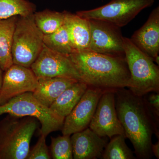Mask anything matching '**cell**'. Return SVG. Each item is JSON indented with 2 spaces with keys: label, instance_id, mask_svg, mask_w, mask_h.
I'll use <instances>...</instances> for the list:
<instances>
[{
  "label": "cell",
  "instance_id": "27",
  "mask_svg": "<svg viewBox=\"0 0 159 159\" xmlns=\"http://www.w3.org/2000/svg\"><path fill=\"white\" fill-rule=\"evenodd\" d=\"M3 71L0 68V89L2 86V82L3 77Z\"/></svg>",
  "mask_w": 159,
  "mask_h": 159
},
{
  "label": "cell",
  "instance_id": "20",
  "mask_svg": "<svg viewBox=\"0 0 159 159\" xmlns=\"http://www.w3.org/2000/svg\"><path fill=\"white\" fill-rule=\"evenodd\" d=\"M36 6L29 0H0V19L33 14Z\"/></svg>",
  "mask_w": 159,
  "mask_h": 159
},
{
  "label": "cell",
  "instance_id": "21",
  "mask_svg": "<svg viewBox=\"0 0 159 159\" xmlns=\"http://www.w3.org/2000/svg\"><path fill=\"white\" fill-rule=\"evenodd\" d=\"M43 44L52 51L67 56L74 52L67 29L64 24L55 32L44 34Z\"/></svg>",
  "mask_w": 159,
  "mask_h": 159
},
{
  "label": "cell",
  "instance_id": "10",
  "mask_svg": "<svg viewBox=\"0 0 159 159\" xmlns=\"http://www.w3.org/2000/svg\"><path fill=\"white\" fill-rule=\"evenodd\" d=\"M89 20L91 28L89 51L125 57L123 37L120 28L104 21Z\"/></svg>",
  "mask_w": 159,
  "mask_h": 159
},
{
  "label": "cell",
  "instance_id": "18",
  "mask_svg": "<svg viewBox=\"0 0 159 159\" xmlns=\"http://www.w3.org/2000/svg\"><path fill=\"white\" fill-rule=\"evenodd\" d=\"M18 16L0 19V68L6 71L12 64L11 46Z\"/></svg>",
  "mask_w": 159,
  "mask_h": 159
},
{
  "label": "cell",
  "instance_id": "19",
  "mask_svg": "<svg viewBox=\"0 0 159 159\" xmlns=\"http://www.w3.org/2000/svg\"><path fill=\"white\" fill-rule=\"evenodd\" d=\"M34 22L44 34H51L63 25L65 20V11L62 12L46 9L35 11L33 14Z\"/></svg>",
  "mask_w": 159,
  "mask_h": 159
},
{
  "label": "cell",
  "instance_id": "12",
  "mask_svg": "<svg viewBox=\"0 0 159 159\" xmlns=\"http://www.w3.org/2000/svg\"><path fill=\"white\" fill-rule=\"evenodd\" d=\"M3 74L0 89V105L19 95L33 92L38 79L31 68L13 64Z\"/></svg>",
  "mask_w": 159,
  "mask_h": 159
},
{
  "label": "cell",
  "instance_id": "24",
  "mask_svg": "<svg viewBox=\"0 0 159 159\" xmlns=\"http://www.w3.org/2000/svg\"><path fill=\"white\" fill-rule=\"evenodd\" d=\"M45 136L41 134L33 148L29 150L26 159H50L51 156L46 144Z\"/></svg>",
  "mask_w": 159,
  "mask_h": 159
},
{
  "label": "cell",
  "instance_id": "7",
  "mask_svg": "<svg viewBox=\"0 0 159 159\" xmlns=\"http://www.w3.org/2000/svg\"><path fill=\"white\" fill-rule=\"evenodd\" d=\"M155 0H111L104 6L76 14L88 20L104 21L121 28L127 25L145 8L153 5Z\"/></svg>",
  "mask_w": 159,
  "mask_h": 159
},
{
  "label": "cell",
  "instance_id": "1",
  "mask_svg": "<svg viewBox=\"0 0 159 159\" xmlns=\"http://www.w3.org/2000/svg\"><path fill=\"white\" fill-rule=\"evenodd\" d=\"M117 115L130 140L137 157L149 159L152 157V136L159 139V122L148 107L144 96L133 93L129 89H119L115 91Z\"/></svg>",
  "mask_w": 159,
  "mask_h": 159
},
{
  "label": "cell",
  "instance_id": "22",
  "mask_svg": "<svg viewBox=\"0 0 159 159\" xmlns=\"http://www.w3.org/2000/svg\"><path fill=\"white\" fill-rule=\"evenodd\" d=\"M125 137L117 135L111 138L107 145L101 158L103 159H136L133 152L129 148L125 142Z\"/></svg>",
  "mask_w": 159,
  "mask_h": 159
},
{
  "label": "cell",
  "instance_id": "17",
  "mask_svg": "<svg viewBox=\"0 0 159 159\" xmlns=\"http://www.w3.org/2000/svg\"><path fill=\"white\" fill-rule=\"evenodd\" d=\"M88 86L78 81L72 84L57 97L50 108L59 116L65 118L77 105Z\"/></svg>",
  "mask_w": 159,
  "mask_h": 159
},
{
  "label": "cell",
  "instance_id": "13",
  "mask_svg": "<svg viewBox=\"0 0 159 159\" xmlns=\"http://www.w3.org/2000/svg\"><path fill=\"white\" fill-rule=\"evenodd\" d=\"M72 135L73 159L101 158L108 143L107 137L99 136L89 127Z\"/></svg>",
  "mask_w": 159,
  "mask_h": 159
},
{
  "label": "cell",
  "instance_id": "11",
  "mask_svg": "<svg viewBox=\"0 0 159 159\" xmlns=\"http://www.w3.org/2000/svg\"><path fill=\"white\" fill-rule=\"evenodd\" d=\"M104 91L88 86L77 105L65 118L61 129L63 135L70 136L89 127Z\"/></svg>",
  "mask_w": 159,
  "mask_h": 159
},
{
  "label": "cell",
  "instance_id": "23",
  "mask_svg": "<svg viewBox=\"0 0 159 159\" xmlns=\"http://www.w3.org/2000/svg\"><path fill=\"white\" fill-rule=\"evenodd\" d=\"M70 136L63 135L51 137L50 146L51 157L53 159H73Z\"/></svg>",
  "mask_w": 159,
  "mask_h": 159
},
{
  "label": "cell",
  "instance_id": "9",
  "mask_svg": "<svg viewBox=\"0 0 159 159\" xmlns=\"http://www.w3.org/2000/svg\"><path fill=\"white\" fill-rule=\"evenodd\" d=\"M115 91L103 92L89 126L100 137L111 139L117 135L125 136L124 129L117 115Z\"/></svg>",
  "mask_w": 159,
  "mask_h": 159
},
{
  "label": "cell",
  "instance_id": "2",
  "mask_svg": "<svg viewBox=\"0 0 159 159\" xmlns=\"http://www.w3.org/2000/svg\"><path fill=\"white\" fill-rule=\"evenodd\" d=\"M82 82L103 91L128 88L130 75L125 57L85 51L69 55Z\"/></svg>",
  "mask_w": 159,
  "mask_h": 159
},
{
  "label": "cell",
  "instance_id": "8",
  "mask_svg": "<svg viewBox=\"0 0 159 159\" xmlns=\"http://www.w3.org/2000/svg\"><path fill=\"white\" fill-rule=\"evenodd\" d=\"M30 68L38 79L64 77L81 81L69 56L52 51L44 45Z\"/></svg>",
  "mask_w": 159,
  "mask_h": 159
},
{
  "label": "cell",
  "instance_id": "15",
  "mask_svg": "<svg viewBox=\"0 0 159 159\" xmlns=\"http://www.w3.org/2000/svg\"><path fill=\"white\" fill-rule=\"evenodd\" d=\"M64 25L67 29L74 52L89 50L91 40L89 20L65 11Z\"/></svg>",
  "mask_w": 159,
  "mask_h": 159
},
{
  "label": "cell",
  "instance_id": "26",
  "mask_svg": "<svg viewBox=\"0 0 159 159\" xmlns=\"http://www.w3.org/2000/svg\"><path fill=\"white\" fill-rule=\"evenodd\" d=\"M152 152L157 158L159 159V140L156 144H152Z\"/></svg>",
  "mask_w": 159,
  "mask_h": 159
},
{
  "label": "cell",
  "instance_id": "5",
  "mask_svg": "<svg viewBox=\"0 0 159 159\" xmlns=\"http://www.w3.org/2000/svg\"><path fill=\"white\" fill-rule=\"evenodd\" d=\"M43 36L34 22L33 14L18 16L11 46L13 64L30 68L43 47Z\"/></svg>",
  "mask_w": 159,
  "mask_h": 159
},
{
  "label": "cell",
  "instance_id": "16",
  "mask_svg": "<svg viewBox=\"0 0 159 159\" xmlns=\"http://www.w3.org/2000/svg\"><path fill=\"white\" fill-rule=\"evenodd\" d=\"M77 81L78 80L64 77L39 79L32 94L43 105L50 107L66 89Z\"/></svg>",
  "mask_w": 159,
  "mask_h": 159
},
{
  "label": "cell",
  "instance_id": "4",
  "mask_svg": "<svg viewBox=\"0 0 159 159\" xmlns=\"http://www.w3.org/2000/svg\"><path fill=\"white\" fill-rule=\"evenodd\" d=\"M123 47L130 75L129 89L140 97L152 92L159 93L158 66L135 45L130 39L123 37Z\"/></svg>",
  "mask_w": 159,
  "mask_h": 159
},
{
  "label": "cell",
  "instance_id": "25",
  "mask_svg": "<svg viewBox=\"0 0 159 159\" xmlns=\"http://www.w3.org/2000/svg\"><path fill=\"white\" fill-rule=\"evenodd\" d=\"M150 94L146 97H145L149 108L151 111L157 121L159 122V93H156Z\"/></svg>",
  "mask_w": 159,
  "mask_h": 159
},
{
  "label": "cell",
  "instance_id": "14",
  "mask_svg": "<svg viewBox=\"0 0 159 159\" xmlns=\"http://www.w3.org/2000/svg\"><path fill=\"white\" fill-rule=\"evenodd\" d=\"M142 52L154 60L159 53V7L150 13L148 20L130 39Z\"/></svg>",
  "mask_w": 159,
  "mask_h": 159
},
{
  "label": "cell",
  "instance_id": "6",
  "mask_svg": "<svg viewBox=\"0 0 159 159\" xmlns=\"http://www.w3.org/2000/svg\"><path fill=\"white\" fill-rule=\"evenodd\" d=\"M6 113L34 117L40 122L41 134L46 137L53 132L61 129L65 119L39 102L32 92L21 94L0 105V116Z\"/></svg>",
  "mask_w": 159,
  "mask_h": 159
},
{
  "label": "cell",
  "instance_id": "3",
  "mask_svg": "<svg viewBox=\"0 0 159 159\" xmlns=\"http://www.w3.org/2000/svg\"><path fill=\"white\" fill-rule=\"evenodd\" d=\"M34 117L8 114L0 121V159H25L38 127Z\"/></svg>",
  "mask_w": 159,
  "mask_h": 159
}]
</instances>
